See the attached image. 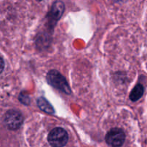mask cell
Instances as JSON below:
<instances>
[{
    "label": "cell",
    "mask_w": 147,
    "mask_h": 147,
    "mask_svg": "<svg viewBox=\"0 0 147 147\" xmlns=\"http://www.w3.org/2000/svg\"><path fill=\"white\" fill-rule=\"evenodd\" d=\"M47 81L50 86L56 88L66 94H70L71 89L65 78L59 71L52 70L48 72L46 76Z\"/></svg>",
    "instance_id": "1"
},
{
    "label": "cell",
    "mask_w": 147,
    "mask_h": 147,
    "mask_svg": "<svg viewBox=\"0 0 147 147\" xmlns=\"http://www.w3.org/2000/svg\"><path fill=\"white\" fill-rule=\"evenodd\" d=\"M68 134L62 128H55L49 133L48 141L53 147H63L68 142Z\"/></svg>",
    "instance_id": "2"
},
{
    "label": "cell",
    "mask_w": 147,
    "mask_h": 147,
    "mask_svg": "<svg viewBox=\"0 0 147 147\" xmlns=\"http://www.w3.org/2000/svg\"><path fill=\"white\" fill-rule=\"evenodd\" d=\"M125 139L123 131L118 128L110 129L107 133L105 140L107 144L111 147H120L124 144Z\"/></svg>",
    "instance_id": "3"
},
{
    "label": "cell",
    "mask_w": 147,
    "mask_h": 147,
    "mask_svg": "<svg viewBox=\"0 0 147 147\" xmlns=\"http://www.w3.org/2000/svg\"><path fill=\"white\" fill-rule=\"evenodd\" d=\"M23 123V116L20 112L15 110H10L6 113L4 123L10 130H17Z\"/></svg>",
    "instance_id": "4"
},
{
    "label": "cell",
    "mask_w": 147,
    "mask_h": 147,
    "mask_svg": "<svg viewBox=\"0 0 147 147\" xmlns=\"http://www.w3.org/2000/svg\"><path fill=\"white\" fill-rule=\"evenodd\" d=\"M64 9V4L62 1H57L53 3L50 9V13H49V22L50 24L52 23H53V24H56V22L61 18L63 14Z\"/></svg>",
    "instance_id": "5"
},
{
    "label": "cell",
    "mask_w": 147,
    "mask_h": 147,
    "mask_svg": "<svg viewBox=\"0 0 147 147\" xmlns=\"http://www.w3.org/2000/svg\"><path fill=\"white\" fill-rule=\"evenodd\" d=\"M37 104L39 109L43 111L46 112L48 114H53L54 113V109H53V106L49 103V102L45 98H39L37 100Z\"/></svg>",
    "instance_id": "6"
},
{
    "label": "cell",
    "mask_w": 147,
    "mask_h": 147,
    "mask_svg": "<svg viewBox=\"0 0 147 147\" xmlns=\"http://www.w3.org/2000/svg\"><path fill=\"white\" fill-rule=\"evenodd\" d=\"M144 94V87L141 84H137L130 93V99L132 101H137Z\"/></svg>",
    "instance_id": "7"
},
{
    "label": "cell",
    "mask_w": 147,
    "mask_h": 147,
    "mask_svg": "<svg viewBox=\"0 0 147 147\" xmlns=\"http://www.w3.org/2000/svg\"><path fill=\"white\" fill-rule=\"evenodd\" d=\"M19 100L23 104L27 105L30 103V98L27 94H24V93H21L19 96Z\"/></svg>",
    "instance_id": "8"
},
{
    "label": "cell",
    "mask_w": 147,
    "mask_h": 147,
    "mask_svg": "<svg viewBox=\"0 0 147 147\" xmlns=\"http://www.w3.org/2000/svg\"><path fill=\"white\" fill-rule=\"evenodd\" d=\"M4 68V60L0 57V73L3 71Z\"/></svg>",
    "instance_id": "9"
},
{
    "label": "cell",
    "mask_w": 147,
    "mask_h": 147,
    "mask_svg": "<svg viewBox=\"0 0 147 147\" xmlns=\"http://www.w3.org/2000/svg\"><path fill=\"white\" fill-rule=\"evenodd\" d=\"M118 1H122V0H118Z\"/></svg>",
    "instance_id": "10"
},
{
    "label": "cell",
    "mask_w": 147,
    "mask_h": 147,
    "mask_svg": "<svg viewBox=\"0 0 147 147\" xmlns=\"http://www.w3.org/2000/svg\"><path fill=\"white\" fill-rule=\"evenodd\" d=\"M37 1H42V0H37Z\"/></svg>",
    "instance_id": "11"
}]
</instances>
